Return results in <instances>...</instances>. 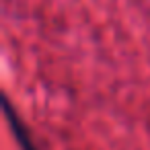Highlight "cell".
Segmentation results:
<instances>
[{
    "instance_id": "6da1fadb",
    "label": "cell",
    "mask_w": 150,
    "mask_h": 150,
    "mask_svg": "<svg viewBox=\"0 0 150 150\" xmlns=\"http://www.w3.org/2000/svg\"><path fill=\"white\" fill-rule=\"evenodd\" d=\"M2 107H4V115H6V119H8L11 127H13L15 138H17V142L21 144V150H37V146L33 144V140H31V136H29V129L25 127V123L21 121V117L15 113V109L11 107V101H8L6 95L2 97Z\"/></svg>"
}]
</instances>
